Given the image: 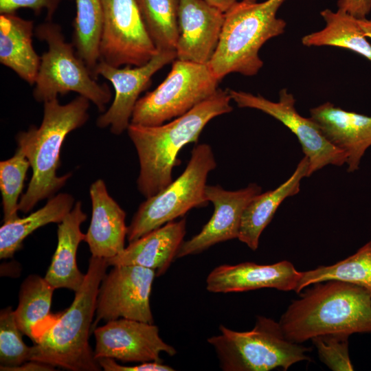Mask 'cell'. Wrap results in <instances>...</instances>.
I'll use <instances>...</instances> for the list:
<instances>
[{
	"mask_svg": "<svg viewBox=\"0 0 371 371\" xmlns=\"http://www.w3.org/2000/svg\"><path fill=\"white\" fill-rule=\"evenodd\" d=\"M228 89L218 91L186 113L167 124L143 126L130 123L128 135L139 161L137 180L139 192L151 197L173 180L177 155L186 144L197 142L204 127L216 116L230 113L233 107Z\"/></svg>",
	"mask_w": 371,
	"mask_h": 371,
	"instance_id": "1",
	"label": "cell"
},
{
	"mask_svg": "<svg viewBox=\"0 0 371 371\" xmlns=\"http://www.w3.org/2000/svg\"><path fill=\"white\" fill-rule=\"evenodd\" d=\"M279 322L285 337L302 344L326 334L371 333V295L356 284L328 280L312 284Z\"/></svg>",
	"mask_w": 371,
	"mask_h": 371,
	"instance_id": "2",
	"label": "cell"
},
{
	"mask_svg": "<svg viewBox=\"0 0 371 371\" xmlns=\"http://www.w3.org/2000/svg\"><path fill=\"white\" fill-rule=\"evenodd\" d=\"M90 101L81 95L60 104L57 98L45 101L39 127L31 126L16 137L18 147L25 153L32 169L27 189L19 200V210L27 213L41 200L53 196L70 177L57 175L60 153L66 136L89 119Z\"/></svg>",
	"mask_w": 371,
	"mask_h": 371,
	"instance_id": "3",
	"label": "cell"
},
{
	"mask_svg": "<svg viewBox=\"0 0 371 371\" xmlns=\"http://www.w3.org/2000/svg\"><path fill=\"white\" fill-rule=\"evenodd\" d=\"M106 259L92 256L84 282L71 306L31 346L29 361L72 371L100 370L89 344L100 285L108 267Z\"/></svg>",
	"mask_w": 371,
	"mask_h": 371,
	"instance_id": "4",
	"label": "cell"
},
{
	"mask_svg": "<svg viewBox=\"0 0 371 371\" xmlns=\"http://www.w3.org/2000/svg\"><path fill=\"white\" fill-rule=\"evenodd\" d=\"M286 0H241L225 12L216 51L207 63L220 81L227 74L256 75L263 66L259 52L272 38L285 32L286 21L277 12Z\"/></svg>",
	"mask_w": 371,
	"mask_h": 371,
	"instance_id": "5",
	"label": "cell"
},
{
	"mask_svg": "<svg viewBox=\"0 0 371 371\" xmlns=\"http://www.w3.org/2000/svg\"><path fill=\"white\" fill-rule=\"evenodd\" d=\"M220 334L207 339L224 371L287 370L293 365L310 360L309 349L289 341L279 322L258 316L254 328L238 332L223 325Z\"/></svg>",
	"mask_w": 371,
	"mask_h": 371,
	"instance_id": "6",
	"label": "cell"
},
{
	"mask_svg": "<svg viewBox=\"0 0 371 371\" xmlns=\"http://www.w3.org/2000/svg\"><path fill=\"white\" fill-rule=\"evenodd\" d=\"M35 34L47 43L48 49L41 56L34 98L45 102L58 95L76 92L104 112L112 97L111 89L106 83H98L93 77L73 44L66 41L61 27L46 21L36 27Z\"/></svg>",
	"mask_w": 371,
	"mask_h": 371,
	"instance_id": "7",
	"label": "cell"
},
{
	"mask_svg": "<svg viewBox=\"0 0 371 371\" xmlns=\"http://www.w3.org/2000/svg\"><path fill=\"white\" fill-rule=\"evenodd\" d=\"M216 166L211 146L196 145L182 174L157 194L140 204L128 227L129 243L167 223L185 215L194 207L206 206L208 174Z\"/></svg>",
	"mask_w": 371,
	"mask_h": 371,
	"instance_id": "8",
	"label": "cell"
},
{
	"mask_svg": "<svg viewBox=\"0 0 371 371\" xmlns=\"http://www.w3.org/2000/svg\"><path fill=\"white\" fill-rule=\"evenodd\" d=\"M218 82L207 64L176 58L164 80L137 100L131 123L157 126L179 117L213 95Z\"/></svg>",
	"mask_w": 371,
	"mask_h": 371,
	"instance_id": "9",
	"label": "cell"
},
{
	"mask_svg": "<svg viewBox=\"0 0 371 371\" xmlns=\"http://www.w3.org/2000/svg\"><path fill=\"white\" fill-rule=\"evenodd\" d=\"M100 60L108 64L141 66L157 52L145 27L137 0H102Z\"/></svg>",
	"mask_w": 371,
	"mask_h": 371,
	"instance_id": "10",
	"label": "cell"
},
{
	"mask_svg": "<svg viewBox=\"0 0 371 371\" xmlns=\"http://www.w3.org/2000/svg\"><path fill=\"white\" fill-rule=\"evenodd\" d=\"M228 91L238 107L260 110L280 122L296 136L308 159L309 176L326 166H341L346 164L345 154L330 142L319 125L297 111L295 99L286 88L279 91L277 102L242 91Z\"/></svg>",
	"mask_w": 371,
	"mask_h": 371,
	"instance_id": "11",
	"label": "cell"
},
{
	"mask_svg": "<svg viewBox=\"0 0 371 371\" xmlns=\"http://www.w3.org/2000/svg\"><path fill=\"white\" fill-rule=\"evenodd\" d=\"M155 270L138 265L113 266L99 287L93 327L100 321L126 318L153 324L150 295Z\"/></svg>",
	"mask_w": 371,
	"mask_h": 371,
	"instance_id": "12",
	"label": "cell"
},
{
	"mask_svg": "<svg viewBox=\"0 0 371 371\" xmlns=\"http://www.w3.org/2000/svg\"><path fill=\"white\" fill-rule=\"evenodd\" d=\"M177 58L175 50H158L146 63L141 66L115 67L100 60L95 70L97 79L101 76L109 81L115 95L109 109L96 120V125L104 128L109 126L115 135L127 130L135 106L141 93L146 89L153 76L165 65Z\"/></svg>",
	"mask_w": 371,
	"mask_h": 371,
	"instance_id": "13",
	"label": "cell"
},
{
	"mask_svg": "<svg viewBox=\"0 0 371 371\" xmlns=\"http://www.w3.org/2000/svg\"><path fill=\"white\" fill-rule=\"evenodd\" d=\"M94 357L117 359L122 362L162 361L160 354L174 356L177 350L159 336L153 324L119 318L94 328Z\"/></svg>",
	"mask_w": 371,
	"mask_h": 371,
	"instance_id": "14",
	"label": "cell"
},
{
	"mask_svg": "<svg viewBox=\"0 0 371 371\" xmlns=\"http://www.w3.org/2000/svg\"><path fill=\"white\" fill-rule=\"evenodd\" d=\"M260 192L262 188L256 183L234 191L207 185L205 195L214 205V213L199 234L183 242L177 258L197 254L218 243L238 238L243 213Z\"/></svg>",
	"mask_w": 371,
	"mask_h": 371,
	"instance_id": "15",
	"label": "cell"
},
{
	"mask_svg": "<svg viewBox=\"0 0 371 371\" xmlns=\"http://www.w3.org/2000/svg\"><path fill=\"white\" fill-rule=\"evenodd\" d=\"M225 12L205 0H180L177 59L207 64L217 47Z\"/></svg>",
	"mask_w": 371,
	"mask_h": 371,
	"instance_id": "16",
	"label": "cell"
},
{
	"mask_svg": "<svg viewBox=\"0 0 371 371\" xmlns=\"http://www.w3.org/2000/svg\"><path fill=\"white\" fill-rule=\"evenodd\" d=\"M302 272L282 260L271 265L245 262L222 265L214 268L206 279V289L212 293L243 292L263 288L295 291Z\"/></svg>",
	"mask_w": 371,
	"mask_h": 371,
	"instance_id": "17",
	"label": "cell"
},
{
	"mask_svg": "<svg viewBox=\"0 0 371 371\" xmlns=\"http://www.w3.org/2000/svg\"><path fill=\"white\" fill-rule=\"evenodd\" d=\"M310 117L330 142L345 154L347 171L357 170L366 150L371 146V117L326 102L311 109Z\"/></svg>",
	"mask_w": 371,
	"mask_h": 371,
	"instance_id": "18",
	"label": "cell"
},
{
	"mask_svg": "<svg viewBox=\"0 0 371 371\" xmlns=\"http://www.w3.org/2000/svg\"><path fill=\"white\" fill-rule=\"evenodd\" d=\"M92 216L85 240L92 256L109 259L120 253L124 247L128 227L126 212L109 195L102 179L90 186Z\"/></svg>",
	"mask_w": 371,
	"mask_h": 371,
	"instance_id": "19",
	"label": "cell"
},
{
	"mask_svg": "<svg viewBox=\"0 0 371 371\" xmlns=\"http://www.w3.org/2000/svg\"><path fill=\"white\" fill-rule=\"evenodd\" d=\"M186 233V220L171 221L129 243L120 253L106 259L109 266L138 265L163 275L175 258Z\"/></svg>",
	"mask_w": 371,
	"mask_h": 371,
	"instance_id": "20",
	"label": "cell"
},
{
	"mask_svg": "<svg viewBox=\"0 0 371 371\" xmlns=\"http://www.w3.org/2000/svg\"><path fill=\"white\" fill-rule=\"evenodd\" d=\"M87 217L81 202L78 201L58 225L57 247L44 277L55 289L66 288L76 292L84 282L85 275L77 267L76 253L79 244L85 238L80 225Z\"/></svg>",
	"mask_w": 371,
	"mask_h": 371,
	"instance_id": "21",
	"label": "cell"
},
{
	"mask_svg": "<svg viewBox=\"0 0 371 371\" xmlns=\"http://www.w3.org/2000/svg\"><path fill=\"white\" fill-rule=\"evenodd\" d=\"M307 177H309V162L304 156L285 181L274 190L257 194L243 213L238 240L256 251L262 232L272 220L280 204L286 198L300 192L301 181Z\"/></svg>",
	"mask_w": 371,
	"mask_h": 371,
	"instance_id": "22",
	"label": "cell"
},
{
	"mask_svg": "<svg viewBox=\"0 0 371 371\" xmlns=\"http://www.w3.org/2000/svg\"><path fill=\"white\" fill-rule=\"evenodd\" d=\"M34 23L15 13L0 14V63L34 85L41 63L32 45Z\"/></svg>",
	"mask_w": 371,
	"mask_h": 371,
	"instance_id": "23",
	"label": "cell"
},
{
	"mask_svg": "<svg viewBox=\"0 0 371 371\" xmlns=\"http://www.w3.org/2000/svg\"><path fill=\"white\" fill-rule=\"evenodd\" d=\"M54 290L45 278L37 275L29 276L21 285L14 315L21 331L34 344L38 342L60 315V313H50Z\"/></svg>",
	"mask_w": 371,
	"mask_h": 371,
	"instance_id": "24",
	"label": "cell"
},
{
	"mask_svg": "<svg viewBox=\"0 0 371 371\" xmlns=\"http://www.w3.org/2000/svg\"><path fill=\"white\" fill-rule=\"evenodd\" d=\"M74 206L71 194L60 193L28 216L3 223L0 228V258H12L28 235L49 223H60Z\"/></svg>",
	"mask_w": 371,
	"mask_h": 371,
	"instance_id": "25",
	"label": "cell"
},
{
	"mask_svg": "<svg viewBox=\"0 0 371 371\" xmlns=\"http://www.w3.org/2000/svg\"><path fill=\"white\" fill-rule=\"evenodd\" d=\"M325 27L305 35L302 43L306 47L330 46L358 54L371 62V43L362 31L357 19L338 10L325 9L320 12Z\"/></svg>",
	"mask_w": 371,
	"mask_h": 371,
	"instance_id": "26",
	"label": "cell"
},
{
	"mask_svg": "<svg viewBox=\"0 0 371 371\" xmlns=\"http://www.w3.org/2000/svg\"><path fill=\"white\" fill-rule=\"evenodd\" d=\"M333 280L358 285L371 295V240L354 254L333 265L302 271L295 292L300 293L315 283Z\"/></svg>",
	"mask_w": 371,
	"mask_h": 371,
	"instance_id": "27",
	"label": "cell"
},
{
	"mask_svg": "<svg viewBox=\"0 0 371 371\" xmlns=\"http://www.w3.org/2000/svg\"><path fill=\"white\" fill-rule=\"evenodd\" d=\"M75 1L76 14L73 23L72 44L96 79L95 70L100 60V42L103 21L102 0Z\"/></svg>",
	"mask_w": 371,
	"mask_h": 371,
	"instance_id": "28",
	"label": "cell"
},
{
	"mask_svg": "<svg viewBox=\"0 0 371 371\" xmlns=\"http://www.w3.org/2000/svg\"><path fill=\"white\" fill-rule=\"evenodd\" d=\"M180 0H137L145 27L157 50H175Z\"/></svg>",
	"mask_w": 371,
	"mask_h": 371,
	"instance_id": "29",
	"label": "cell"
},
{
	"mask_svg": "<svg viewBox=\"0 0 371 371\" xmlns=\"http://www.w3.org/2000/svg\"><path fill=\"white\" fill-rule=\"evenodd\" d=\"M30 166L29 160L19 147L11 158L0 162V190L3 223L19 218V199Z\"/></svg>",
	"mask_w": 371,
	"mask_h": 371,
	"instance_id": "30",
	"label": "cell"
},
{
	"mask_svg": "<svg viewBox=\"0 0 371 371\" xmlns=\"http://www.w3.org/2000/svg\"><path fill=\"white\" fill-rule=\"evenodd\" d=\"M21 331L10 306L0 313V370H8L28 361L31 347L22 339Z\"/></svg>",
	"mask_w": 371,
	"mask_h": 371,
	"instance_id": "31",
	"label": "cell"
},
{
	"mask_svg": "<svg viewBox=\"0 0 371 371\" xmlns=\"http://www.w3.org/2000/svg\"><path fill=\"white\" fill-rule=\"evenodd\" d=\"M350 335L341 333L326 334L312 338L319 359L333 371H352L348 352Z\"/></svg>",
	"mask_w": 371,
	"mask_h": 371,
	"instance_id": "32",
	"label": "cell"
},
{
	"mask_svg": "<svg viewBox=\"0 0 371 371\" xmlns=\"http://www.w3.org/2000/svg\"><path fill=\"white\" fill-rule=\"evenodd\" d=\"M61 0H0V14L15 13L21 8H28L35 14L44 10L47 12V21H52Z\"/></svg>",
	"mask_w": 371,
	"mask_h": 371,
	"instance_id": "33",
	"label": "cell"
},
{
	"mask_svg": "<svg viewBox=\"0 0 371 371\" xmlns=\"http://www.w3.org/2000/svg\"><path fill=\"white\" fill-rule=\"evenodd\" d=\"M98 362L105 371H173L175 369L162 363V361H148L135 366H122L116 363L113 359L102 358Z\"/></svg>",
	"mask_w": 371,
	"mask_h": 371,
	"instance_id": "34",
	"label": "cell"
},
{
	"mask_svg": "<svg viewBox=\"0 0 371 371\" xmlns=\"http://www.w3.org/2000/svg\"><path fill=\"white\" fill-rule=\"evenodd\" d=\"M337 7L338 10L362 19L371 11V0H338Z\"/></svg>",
	"mask_w": 371,
	"mask_h": 371,
	"instance_id": "35",
	"label": "cell"
},
{
	"mask_svg": "<svg viewBox=\"0 0 371 371\" xmlns=\"http://www.w3.org/2000/svg\"><path fill=\"white\" fill-rule=\"evenodd\" d=\"M54 367L36 361H28L25 362L21 366L12 368L8 370H53Z\"/></svg>",
	"mask_w": 371,
	"mask_h": 371,
	"instance_id": "36",
	"label": "cell"
},
{
	"mask_svg": "<svg viewBox=\"0 0 371 371\" xmlns=\"http://www.w3.org/2000/svg\"><path fill=\"white\" fill-rule=\"evenodd\" d=\"M210 5L217 8L223 12L228 10L237 0H205Z\"/></svg>",
	"mask_w": 371,
	"mask_h": 371,
	"instance_id": "37",
	"label": "cell"
},
{
	"mask_svg": "<svg viewBox=\"0 0 371 371\" xmlns=\"http://www.w3.org/2000/svg\"><path fill=\"white\" fill-rule=\"evenodd\" d=\"M358 23L366 38L371 39V19H358Z\"/></svg>",
	"mask_w": 371,
	"mask_h": 371,
	"instance_id": "38",
	"label": "cell"
}]
</instances>
